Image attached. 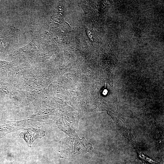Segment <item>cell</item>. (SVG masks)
<instances>
[{
	"label": "cell",
	"instance_id": "6da1fadb",
	"mask_svg": "<svg viewBox=\"0 0 164 164\" xmlns=\"http://www.w3.org/2000/svg\"><path fill=\"white\" fill-rule=\"evenodd\" d=\"M45 132L40 129L31 128L27 129L25 132H22L20 134L21 138H23L27 145L30 147L34 141L38 138H41L45 135Z\"/></svg>",
	"mask_w": 164,
	"mask_h": 164
}]
</instances>
